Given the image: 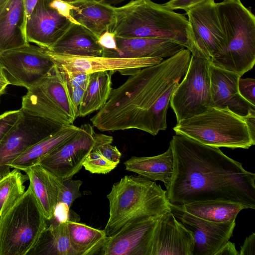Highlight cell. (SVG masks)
Segmentation results:
<instances>
[{
	"label": "cell",
	"instance_id": "1",
	"mask_svg": "<svg viewBox=\"0 0 255 255\" xmlns=\"http://www.w3.org/2000/svg\"><path fill=\"white\" fill-rule=\"evenodd\" d=\"M173 171L166 190L170 204L221 201L255 209V174L209 146L180 134L170 141Z\"/></svg>",
	"mask_w": 255,
	"mask_h": 255
},
{
	"label": "cell",
	"instance_id": "2",
	"mask_svg": "<svg viewBox=\"0 0 255 255\" xmlns=\"http://www.w3.org/2000/svg\"><path fill=\"white\" fill-rule=\"evenodd\" d=\"M191 56L184 48L157 64L143 68L112 90L90 121L102 131L136 129L156 135L167 128L171 96L184 76Z\"/></svg>",
	"mask_w": 255,
	"mask_h": 255
},
{
	"label": "cell",
	"instance_id": "3",
	"mask_svg": "<svg viewBox=\"0 0 255 255\" xmlns=\"http://www.w3.org/2000/svg\"><path fill=\"white\" fill-rule=\"evenodd\" d=\"M115 22L110 30L116 36L169 39L190 50L188 19L163 4L151 0H134L115 7Z\"/></svg>",
	"mask_w": 255,
	"mask_h": 255
},
{
	"label": "cell",
	"instance_id": "4",
	"mask_svg": "<svg viewBox=\"0 0 255 255\" xmlns=\"http://www.w3.org/2000/svg\"><path fill=\"white\" fill-rule=\"evenodd\" d=\"M109 218L104 229L111 236L126 224L170 211L166 191L155 181L141 176L126 175L107 195Z\"/></svg>",
	"mask_w": 255,
	"mask_h": 255
},
{
	"label": "cell",
	"instance_id": "5",
	"mask_svg": "<svg viewBox=\"0 0 255 255\" xmlns=\"http://www.w3.org/2000/svg\"><path fill=\"white\" fill-rule=\"evenodd\" d=\"M227 46L210 64L242 77L255 63V16L240 0L216 3Z\"/></svg>",
	"mask_w": 255,
	"mask_h": 255
},
{
	"label": "cell",
	"instance_id": "6",
	"mask_svg": "<svg viewBox=\"0 0 255 255\" xmlns=\"http://www.w3.org/2000/svg\"><path fill=\"white\" fill-rule=\"evenodd\" d=\"M173 129L176 134L216 147L248 149L255 144L245 117L227 108L210 107L200 114L177 122Z\"/></svg>",
	"mask_w": 255,
	"mask_h": 255
},
{
	"label": "cell",
	"instance_id": "7",
	"mask_svg": "<svg viewBox=\"0 0 255 255\" xmlns=\"http://www.w3.org/2000/svg\"><path fill=\"white\" fill-rule=\"evenodd\" d=\"M31 188L0 218V255H27L47 227Z\"/></svg>",
	"mask_w": 255,
	"mask_h": 255
},
{
	"label": "cell",
	"instance_id": "8",
	"mask_svg": "<svg viewBox=\"0 0 255 255\" xmlns=\"http://www.w3.org/2000/svg\"><path fill=\"white\" fill-rule=\"evenodd\" d=\"M22 110L58 125L73 124L78 117L64 75L53 66L22 97Z\"/></svg>",
	"mask_w": 255,
	"mask_h": 255
},
{
	"label": "cell",
	"instance_id": "9",
	"mask_svg": "<svg viewBox=\"0 0 255 255\" xmlns=\"http://www.w3.org/2000/svg\"><path fill=\"white\" fill-rule=\"evenodd\" d=\"M113 141L112 136L96 133L91 125L85 124L73 136L43 157L38 164L59 179L72 178L95 146Z\"/></svg>",
	"mask_w": 255,
	"mask_h": 255
},
{
	"label": "cell",
	"instance_id": "10",
	"mask_svg": "<svg viewBox=\"0 0 255 255\" xmlns=\"http://www.w3.org/2000/svg\"><path fill=\"white\" fill-rule=\"evenodd\" d=\"M210 65L208 60L191 54L187 71L170 102L177 123L211 107Z\"/></svg>",
	"mask_w": 255,
	"mask_h": 255
},
{
	"label": "cell",
	"instance_id": "11",
	"mask_svg": "<svg viewBox=\"0 0 255 255\" xmlns=\"http://www.w3.org/2000/svg\"><path fill=\"white\" fill-rule=\"evenodd\" d=\"M192 55L210 61L225 49L227 40L214 0H204L185 10Z\"/></svg>",
	"mask_w": 255,
	"mask_h": 255
},
{
	"label": "cell",
	"instance_id": "12",
	"mask_svg": "<svg viewBox=\"0 0 255 255\" xmlns=\"http://www.w3.org/2000/svg\"><path fill=\"white\" fill-rule=\"evenodd\" d=\"M21 110L17 122L0 141V179L10 171L9 165L16 157L62 126Z\"/></svg>",
	"mask_w": 255,
	"mask_h": 255
},
{
	"label": "cell",
	"instance_id": "13",
	"mask_svg": "<svg viewBox=\"0 0 255 255\" xmlns=\"http://www.w3.org/2000/svg\"><path fill=\"white\" fill-rule=\"evenodd\" d=\"M0 62L8 84L27 90L38 83L54 65L45 48L30 44L0 53Z\"/></svg>",
	"mask_w": 255,
	"mask_h": 255
},
{
	"label": "cell",
	"instance_id": "14",
	"mask_svg": "<svg viewBox=\"0 0 255 255\" xmlns=\"http://www.w3.org/2000/svg\"><path fill=\"white\" fill-rule=\"evenodd\" d=\"M46 52L59 70L81 71L88 74L112 71L130 75L143 68L157 64L164 60L160 57L78 56L54 53L47 49Z\"/></svg>",
	"mask_w": 255,
	"mask_h": 255
},
{
	"label": "cell",
	"instance_id": "15",
	"mask_svg": "<svg viewBox=\"0 0 255 255\" xmlns=\"http://www.w3.org/2000/svg\"><path fill=\"white\" fill-rule=\"evenodd\" d=\"M169 207L175 217L193 235V255H216L233 236L236 219L223 223H214L186 212L180 205L169 203Z\"/></svg>",
	"mask_w": 255,
	"mask_h": 255
},
{
	"label": "cell",
	"instance_id": "16",
	"mask_svg": "<svg viewBox=\"0 0 255 255\" xmlns=\"http://www.w3.org/2000/svg\"><path fill=\"white\" fill-rule=\"evenodd\" d=\"M192 232L171 212L161 215L154 227L150 255H193Z\"/></svg>",
	"mask_w": 255,
	"mask_h": 255
},
{
	"label": "cell",
	"instance_id": "17",
	"mask_svg": "<svg viewBox=\"0 0 255 255\" xmlns=\"http://www.w3.org/2000/svg\"><path fill=\"white\" fill-rule=\"evenodd\" d=\"M160 216L137 220L109 236L101 251L104 255H150L154 227Z\"/></svg>",
	"mask_w": 255,
	"mask_h": 255
},
{
	"label": "cell",
	"instance_id": "18",
	"mask_svg": "<svg viewBox=\"0 0 255 255\" xmlns=\"http://www.w3.org/2000/svg\"><path fill=\"white\" fill-rule=\"evenodd\" d=\"M50 1L38 0L26 24L28 42L46 49L55 43L72 24L52 7Z\"/></svg>",
	"mask_w": 255,
	"mask_h": 255
},
{
	"label": "cell",
	"instance_id": "19",
	"mask_svg": "<svg viewBox=\"0 0 255 255\" xmlns=\"http://www.w3.org/2000/svg\"><path fill=\"white\" fill-rule=\"evenodd\" d=\"M210 73L211 107L227 108L243 118L255 114V106L239 93L238 81L241 76L211 64Z\"/></svg>",
	"mask_w": 255,
	"mask_h": 255
},
{
	"label": "cell",
	"instance_id": "20",
	"mask_svg": "<svg viewBox=\"0 0 255 255\" xmlns=\"http://www.w3.org/2000/svg\"><path fill=\"white\" fill-rule=\"evenodd\" d=\"M24 0H0V54L28 45Z\"/></svg>",
	"mask_w": 255,
	"mask_h": 255
},
{
	"label": "cell",
	"instance_id": "21",
	"mask_svg": "<svg viewBox=\"0 0 255 255\" xmlns=\"http://www.w3.org/2000/svg\"><path fill=\"white\" fill-rule=\"evenodd\" d=\"M118 50L108 57L121 58H169L183 46L167 39L159 38H124L116 36Z\"/></svg>",
	"mask_w": 255,
	"mask_h": 255
},
{
	"label": "cell",
	"instance_id": "22",
	"mask_svg": "<svg viewBox=\"0 0 255 255\" xmlns=\"http://www.w3.org/2000/svg\"><path fill=\"white\" fill-rule=\"evenodd\" d=\"M72 17L91 31L98 38L110 31L115 19V7L94 0H77L70 3Z\"/></svg>",
	"mask_w": 255,
	"mask_h": 255
},
{
	"label": "cell",
	"instance_id": "23",
	"mask_svg": "<svg viewBox=\"0 0 255 255\" xmlns=\"http://www.w3.org/2000/svg\"><path fill=\"white\" fill-rule=\"evenodd\" d=\"M98 39L86 27L72 23L60 39L47 50L54 53L73 56H101L104 49L98 43Z\"/></svg>",
	"mask_w": 255,
	"mask_h": 255
},
{
	"label": "cell",
	"instance_id": "24",
	"mask_svg": "<svg viewBox=\"0 0 255 255\" xmlns=\"http://www.w3.org/2000/svg\"><path fill=\"white\" fill-rule=\"evenodd\" d=\"M29 180V186L47 221L55 217L58 206V190L55 177L39 164L24 170Z\"/></svg>",
	"mask_w": 255,
	"mask_h": 255
},
{
	"label": "cell",
	"instance_id": "25",
	"mask_svg": "<svg viewBox=\"0 0 255 255\" xmlns=\"http://www.w3.org/2000/svg\"><path fill=\"white\" fill-rule=\"evenodd\" d=\"M127 171L134 172L151 180L162 182L169 187L173 171V156L169 146L164 153L152 156H132L124 162Z\"/></svg>",
	"mask_w": 255,
	"mask_h": 255
},
{
	"label": "cell",
	"instance_id": "26",
	"mask_svg": "<svg viewBox=\"0 0 255 255\" xmlns=\"http://www.w3.org/2000/svg\"><path fill=\"white\" fill-rule=\"evenodd\" d=\"M79 129V127L73 124L62 126L53 134L24 151L9 166L24 171L27 168L38 164L43 157L73 136Z\"/></svg>",
	"mask_w": 255,
	"mask_h": 255
},
{
	"label": "cell",
	"instance_id": "27",
	"mask_svg": "<svg viewBox=\"0 0 255 255\" xmlns=\"http://www.w3.org/2000/svg\"><path fill=\"white\" fill-rule=\"evenodd\" d=\"M68 235L74 255L98 254L108 237L104 230L66 219Z\"/></svg>",
	"mask_w": 255,
	"mask_h": 255
},
{
	"label": "cell",
	"instance_id": "28",
	"mask_svg": "<svg viewBox=\"0 0 255 255\" xmlns=\"http://www.w3.org/2000/svg\"><path fill=\"white\" fill-rule=\"evenodd\" d=\"M74 255L68 235L66 219L51 224L43 231L27 255Z\"/></svg>",
	"mask_w": 255,
	"mask_h": 255
},
{
	"label": "cell",
	"instance_id": "29",
	"mask_svg": "<svg viewBox=\"0 0 255 255\" xmlns=\"http://www.w3.org/2000/svg\"><path fill=\"white\" fill-rule=\"evenodd\" d=\"M112 71L90 74L88 86L84 92L78 117H85L99 110L108 101L111 93Z\"/></svg>",
	"mask_w": 255,
	"mask_h": 255
},
{
	"label": "cell",
	"instance_id": "30",
	"mask_svg": "<svg viewBox=\"0 0 255 255\" xmlns=\"http://www.w3.org/2000/svg\"><path fill=\"white\" fill-rule=\"evenodd\" d=\"M186 212L200 219L214 223H223L236 219L244 205L221 201L194 202L180 205Z\"/></svg>",
	"mask_w": 255,
	"mask_h": 255
},
{
	"label": "cell",
	"instance_id": "31",
	"mask_svg": "<svg viewBox=\"0 0 255 255\" xmlns=\"http://www.w3.org/2000/svg\"><path fill=\"white\" fill-rule=\"evenodd\" d=\"M14 168L0 179V218L2 217L23 195L24 183L28 179L27 175Z\"/></svg>",
	"mask_w": 255,
	"mask_h": 255
},
{
	"label": "cell",
	"instance_id": "32",
	"mask_svg": "<svg viewBox=\"0 0 255 255\" xmlns=\"http://www.w3.org/2000/svg\"><path fill=\"white\" fill-rule=\"evenodd\" d=\"M55 182L58 190V205H63L68 212L74 201L82 195L80 188L82 181L72 178L61 180L55 177Z\"/></svg>",
	"mask_w": 255,
	"mask_h": 255
},
{
	"label": "cell",
	"instance_id": "33",
	"mask_svg": "<svg viewBox=\"0 0 255 255\" xmlns=\"http://www.w3.org/2000/svg\"><path fill=\"white\" fill-rule=\"evenodd\" d=\"M101 145L95 146L83 163V166L85 169L92 173L105 174L112 171L117 166L102 155L98 149Z\"/></svg>",
	"mask_w": 255,
	"mask_h": 255
},
{
	"label": "cell",
	"instance_id": "34",
	"mask_svg": "<svg viewBox=\"0 0 255 255\" xmlns=\"http://www.w3.org/2000/svg\"><path fill=\"white\" fill-rule=\"evenodd\" d=\"M21 114L20 109L7 111L0 115V141L14 126Z\"/></svg>",
	"mask_w": 255,
	"mask_h": 255
},
{
	"label": "cell",
	"instance_id": "35",
	"mask_svg": "<svg viewBox=\"0 0 255 255\" xmlns=\"http://www.w3.org/2000/svg\"><path fill=\"white\" fill-rule=\"evenodd\" d=\"M59 71L64 75L68 85L79 87L86 90L90 74L81 71Z\"/></svg>",
	"mask_w": 255,
	"mask_h": 255
},
{
	"label": "cell",
	"instance_id": "36",
	"mask_svg": "<svg viewBox=\"0 0 255 255\" xmlns=\"http://www.w3.org/2000/svg\"><path fill=\"white\" fill-rule=\"evenodd\" d=\"M255 87L254 78H239L238 90L240 94L246 101L255 106Z\"/></svg>",
	"mask_w": 255,
	"mask_h": 255
},
{
	"label": "cell",
	"instance_id": "37",
	"mask_svg": "<svg viewBox=\"0 0 255 255\" xmlns=\"http://www.w3.org/2000/svg\"><path fill=\"white\" fill-rule=\"evenodd\" d=\"M98 43L104 49L102 56L108 57L118 50L116 35L111 31L107 30L102 34L98 39Z\"/></svg>",
	"mask_w": 255,
	"mask_h": 255
},
{
	"label": "cell",
	"instance_id": "38",
	"mask_svg": "<svg viewBox=\"0 0 255 255\" xmlns=\"http://www.w3.org/2000/svg\"><path fill=\"white\" fill-rule=\"evenodd\" d=\"M98 150L107 159L118 165L120 161L122 154L116 146L111 143H105L98 147Z\"/></svg>",
	"mask_w": 255,
	"mask_h": 255
},
{
	"label": "cell",
	"instance_id": "39",
	"mask_svg": "<svg viewBox=\"0 0 255 255\" xmlns=\"http://www.w3.org/2000/svg\"><path fill=\"white\" fill-rule=\"evenodd\" d=\"M50 4L60 15L72 23L79 24L71 14V10L74 8L71 3L59 0H50Z\"/></svg>",
	"mask_w": 255,
	"mask_h": 255
},
{
	"label": "cell",
	"instance_id": "40",
	"mask_svg": "<svg viewBox=\"0 0 255 255\" xmlns=\"http://www.w3.org/2000/svg\"><path fill=\"white\" fill-rule=\"evenodd\" d=\"M204 0H170L163 4L168 8L174 10L175 9H187L197 4Z\"/></svg>",
	"mask_w": 255,
	"mask_h": 255
},
{
	"label": "cell",
	"instance_id": "41",
	"mask_svg": "<svg viewBox=\"0 0 255 255\" xmlns=\"http://www.w3.org/2000/svg\"><path fill=\"white\" fill-rule=\"evenodd\" d=\"M69 94L74 104V106L78 112L81 102L85 90L79 87L68 85Z\"/></svg>",
	"mask_w": 255,
	"mask_h": 255
},
{
	"label": "cell",
	"instance_id": "42",
	"mask_svg": "<svg viewBox=\"0 0 255 255\" xmlns=\"http://www.w3.org/2000/svg\"><path fill=\"white\" fill-rule=\"evenodd\" d=\"M239 255H255V234L253 233L246 238L241 247Z\"/></svg>",
	"mask_w": 255,
	"mask_h": 255
},
{
	"label": "cell",
	"instance_id": "43",
	"mask_svg": "<svg viewBox=\"0 0 255 255\" xmlns=\"http://www.w3.org/2000/svg\"><path fill=\"white\" fill-rule=\"evenodd\" d=\"M216 255H239L234 243L228 241L216 254Z\"/></svg>",
	"mask_w": 255,
	"mask_h": 255
},
{
	"label": "cell",
	"instance_id": "44",
	"mask_svg": "<svg viewBox=\"0 0 255 255\" xmlns=\"http://www.w3.org/2000/svg\"><path fill=\"white\" fill-rule=\"evenodd\" d=\"M249 131L253 138L255 139V114L245 117Z\"/></svg>",
	"mask_w": 255,
	"mask_h": 255
},
{
	"label": "cell",
	"instance_id": "45",
	"mask_svg": "<svg viewBox=\"0 0 255 255\" xmlns=\"http://www.w3.org/2000/svg\"><path fill=\"white\" fill-rule=\"evenodd\" d=\"M38 0H24L27 19L29 17Z\"/></svg>",
	"mask_w": 255,
	"mask_h": 255
},
{
	"label": "cell",
	"instance_id": "46",
	"mask_svg": "<svg viewBox=\"0 0 255 255\" xmlns=\"http://www.w3.org/2000/svg\"><path fill=\"white\" fill-rule=\"evenodd\" d=\"M96 1L101 2L104 4L111 5V4H116L120 3L125 0H94Z\"/></svg>",
	"mask_w": 255,
	"mask_h": 255
},
{
	"label": "cell",
	"instance_id": "47",
	"mask_svg": "<svg viewBox=\"0 0 255 255\" xmlns=\"http://www.w3.org/2000/svg\"><path fill=\"white\" fill-rule=\"evenodd\" d=\"M9 84L6 80L0 79V96L5 93V88Z\"/></svg>",
	"mask_w": 255,
	"mask_h": 255
},
{
	"label": "cell",
	"instance_id": "48",
	"mask_svg": "<svg viewBox=\"0 0 255 255\" xmlns=\"http://www.w3.org/2000/svg\"><path fill=\"white\" fill-rule=\"evenodd\" d=\"M0 79L6 80L5 79L3 71L0 70Z\"/></svg>",
	"mask_w": 255,
	"mask_h": 255
},
{
	"label": "cell",
	"instance_id": "49",
	"mask_svg": "<svg viewBox=\"0 0 255 255\" xmlns=\"http://www.w3.org/2000/svg\"><path fill=\"white\" fill-rule=\"evenodd\" d=\"M59 0L63 1L65 2H68V3H73V2L77 1V0Z\"/></svg>",
	"mask_w": 255,
	"mask_h": 255
},
{
	"label": "cell",
	"instance_id": "50",
	"mask_svg": "<svg viewBox=\"0 0 255 255\" xmlns=\"http://www.w3.org/2000/svg\"><path fill=\"white\" fill-rule=\"evenodd\" d=\"M0 70L2 71V67H1V64H0Z\"/></svg>",
	"mask_w": 255,
	"mask_h": 255
}]
</instances>
